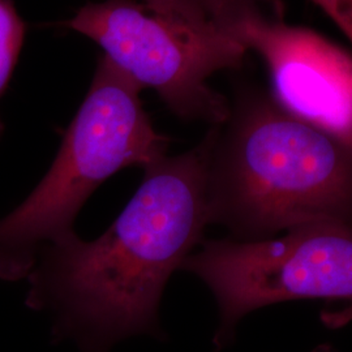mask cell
Returning <instances> with one entry per match:
<instances>
[{
	"label": "cell",
	"mask_w": 352,
	"mask_h": 352,
	"mask_svg": "<svg viewBox=\"0 0 352 352\" xmlns=\"http://www.w3.org/2000/svg\"><path fill=\"white\" fill-rule=\"evenodd\" d=\"M180 270L212 291L219 312L214 344L223 349L240 321L264 307L302 299L352 302V227L321 222L258 241L204 240Z\"/></svg>",
	"instance_id": "5"
},
{
	"label": "cell",
	"mask_w": 352,
	"mask_h": 352,
	"mask_svg": "<svg viewBox=\"0 0 352 352\" xmlns=\"http://www.w3.org/2000/svg\"><path fill=\"white\" fill-rule=\"evenodd\" d=\"M140 91L102 56L50 170L0 219V280L25 279L42 252L75 232L76 215L106 179L167 155L170 140L153 126Z\"/></svg>",
	"instance_id": "3"
},
{
	"label": "cell",
	"mask_w": 352,
	"mask_h": 352,
	"mask_svg": "<svg viewBox=\"0 0 352 352\" xmlns=\"http://www.w3.org/2000/svg\"><path fill=\"white\" fill-rule=\"evenodd\" d=\"M64 25L94 41L140 90L154 89L177 118L210 126L228 119L231 102L209 80L239 69L248 52L218 20L190 24L132 0H103L81 7Z\"/></svg>",
	"instance_id": "4"
},
{
	"label": "cell",
	"mask_w": 352,
	"mask_h": 352,
	"mask_svg": "<svg viewBox=\"0 0 352 352\" xmlns=\"http://www.w3.org/2000/svg\"><path fill=\"white\" fill-rule=\"evenodd\" d=\"M352 46V0H311Z\"/></svg>",
	"instance_id": "9"
},
{
	"label": "cell",
	"mask_w": 352,
	"mask_h": 352,
	"mask_svg": "<svg viewBox=\"0 0 352 352\" xmlns=\"http://www.w3.org/2000/svg\"><path fill=\"white\" fill-rule=\"evenodd\" d=\"M26 24L12 0H0V100L7 91L25 42ZM4 124L0 119V138Z\"/></svg>",
	"instance_id": "7"
},
{
	"label": "cell",
	"mask_w": 352,
	"mask_h": 352,
	"mask_svg": "<svg viewBox=\"0 0 352 352\" xmlns=\"http://www.w3.org/2000/svg\"><path fill=\"white\" fill-rule=\"evenodd\" d=\"M225 0H144V6L160 16L190 24L217 21Z\"/></svg>",
	"instance_id": "8"
},
{
	"label": "cell",
	"mask_w": 352,
	"mask_h": 352,
	"mask_svg": "<svg viewBox=\"0 0 352 352\" xmlns=\"http://www.w3.org/2000/svg\"><path fill=\"white\" fill-rule=\"evenodd\" d=\"M218 126L190 151L146 166L138 192L98 239L72 232L39 254L25 302L50 312L54 340L109 352L133 336L164 337V287L210 225L208 177Z\"/></svg>",
	"instance_id": "1"
},
{
	"label": "cell",
	"mask_w": 352,
	"mask_h": 352,
	"mask_svg": "<svg viewBox=\"0 0 352 352\" xmlns=\"http://www.w3.org/2000/svg\"><path fill=\"white\" fill-rule=\"evenodd\" d=\"M217 20L261 59L282 110L352 148V52L289 23L280 0H225Z\"/></svg>",
	"instance_id": "6"
},
{
	"label": "cell",
	"mask_w": 352,
	"mask_h": 352,
	"mask_svg": "<svg viewBox=\"0 0 352 352\" xmlns=\"http://www.w3.org/2000/svg\"><path fill=\"white\" fill-rule=\"evenodd\" d=\"M210 223L258 241L309 223L352 227V148L240 88L209 164Z\"/></svg>",
	"instance_id": "2"
}]
</instances>
